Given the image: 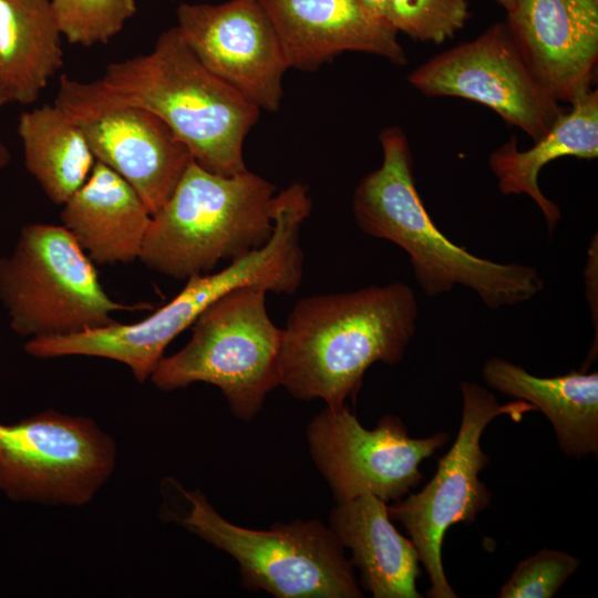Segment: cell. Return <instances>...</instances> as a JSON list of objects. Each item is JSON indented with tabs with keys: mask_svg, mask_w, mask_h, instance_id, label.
<instances>
[{
	"mask_svg": "<svg viewBox=\"0 0 598 598\" xmlns=\"http://www.w3.org/2000/svg\"><path fill=\"white\" fill-rule=\"evenodd\" d=\"M54 104L75 120L115 106H138L163 120L205 169H247L244 142L260 109L208 70L175 27L154 48L110 64L93 82L62 75Z\"/></svg>",
	"mask_w": 598,
	"mask_h": 598,
	"instance_id": "cell-1",
	"label": "cell"
},
{
	"mask_svg": "<svg viewBox=\"0 0 598 598\" xmlns=\"http://www.w3.org/2000/svg\"><path fill=\"white\" fill-rule=\"evenodd\" d=\"M417 318L414 291L402 281L305 297L281 328L280 385L298 400L342 405L372 364L402 361Z\"/></svg>",
	"mask_w": 598,
	"mask_h": 598,
	"instance_id": "cell-2",
	"label": "cell"
},
{
	"mask_svg": "<svg viewBox=\"0 0 598 598\" xmlns=\"http://www.w3.org/2000/svg\"><path fill=\"white\" fill-rule=\"evenodd\" d=\"M379 140L382 164L353 192L354 220L367 235L393 243L409 255L423 293L437 297L463 286L487 308L497 310L526 302L544 289L536 268L495 262L450 240L434 224L415 187L403 131L384 128Z\"/></svg>",
	"mask_w": 598,
	"mask_h": 598,
	"instance_id": "cell-3",
	"label": "cell"
},
{
	"mask_svg": "<svg viewBox=\"0 0 598 598\" xmlns=\"http://www.w3.org/2000/svg\"><path fill=\"white\" fill-rule=\"evenodd\" d=\"M277 188L245 169L212 173L192 161L163 207L152 215L141 261L176 279L212 271L265 246L275 230Z\"/></svg>",
	"mask_w": 598,
	"mask_h": 598,
	"instance_id": "cell-4",
	"label": "cell"
},
{
	"mask_svg": "<svg viewBox=\"0 0 598 598\" xmlns=\"http://www.w3.org/2000/svg\"><path fill=\"white\" fill-rule=\"evenodd\" d=\"M302 275L300 226L290 217H279L265 246L230 261L218 272L189 277L171 301L145 319L68 336L32 338L24 350L40 359L85 355L115 360L127 365L143 383L151 378L167 346L221 296L249 285L290 295L299 288Z\"/></svg>",
	"mask_w": 598,
	"mask_h": 598,
	"instance_id": "cell-5",
	"label": "cell"
},
{
	"mask_svg": "<svg viewBox=\"0 0 598 598\" xmlns=\"http://www.w3.org/2000/svg\"><path fill=\"white\" fill-rule=\"evenodd\" d=\"M267 292L241 286L214 301L193 323L189 341L157 363L153 384L162 391L213 384L236 417L254 419L280 385L282 330L268 315Z\"/></svg>",
	"mask_w": 598,
	"mask_h": 598,
	"instance_id": "cell-6",
	"label": "cell"
},
{
	"mask_svg": "<svg viewBox=\"0 0 598 598\" xmlns=\"http://www.w3.org/2000/svg\"><path fill=\"white\" fill-rule=\"evenodd\" d=\"M188 506L175 520L229 554L246 588L277 598H360L354 568L332 529L319 519L276 523L270 529L225 519L198 489L177 485Z\"/></svg>",
	"mask_w": 598,
	"mask_h": 598,
	"instance_id": "cell-7",
	"label": "cell"
},
{
	"mask_svg": "<svg viewBox=\"0 0 598 598\" xmlns=\"http://www.w3.org/2000/svg\"><path fill=\"white\" fill-rule=\"evenodd\" d=\"M0 300L21 337L68 336L113 324L124 305L102 287L94 265L64 226H23L12 252L0 257Z\"/></svg>",
	"mask_w": 598,
	"mask_h": 598,
	"instance_id": "cell-8",
	"label": "cell"
},
{
	"mask_svg": "<svg viewBox=\"0 0 598 598\" xmlns=\"http://www.w3.org/2000/svg\"><path fill=\"white\" fill-rule=\"evenodd\" d=\"M463 409L461 425L450 451L439 460L436 473L417 493L388 506L389 516L403 525L431 581V598H456L442 563V545L448 527L471 524L489 505L492 497L480 480L488 464L481 447L484 429L495 417L507 415L519 422L536 409L516 400L499 404L487 389L468 381L460 384Z\"/></svg>",
	"mask_w": 598,
	"mask_h": 598,
	"instance_id": "cell-9",
	"label": "cell"
},
{
	"mask_svg": "<svg viewBox=\"0 0 598 598\" xmlns=\"http://www.w3.org/2000/svg\"><path fill=\"white\" fill-rule=\"evenodd\" d=\"M116 448L93 420L47 410L0 422V489L13 501L81 506L111 477Z\"/></svg>",
	"mask_w": 598,
	"mask_h": 598,
	"instance_id": "cell-10",
	"label": "cell"
},
{
	"mask_svg": "<svg viewBox=\"0 0 598 598\" xmlns=\"http://www.w3.org/2000/svg\"><path fill=\"white\" fill-rule=\"evenodd\" d=\"M310 456L337 503L372 494L385 503L399 501L421 480L420 464L445 444L448 434L409 435L393 415L365 429L346 405H326L307 425Z\"/></svg>",
	"mask_w": 598,
	"mask_h": 598,
	"instance_id": "cell-11",
	"label": "cell"
},
{
	"mask_svg": "<svg viewBox=\"0 0 598 598\" xmlns=\"http://www.w3.org/2000/svg\"><path fill=\"white\" fill-rule=\"evenodd\" d=\"M408 81L432 96H457L489 107L535 142L564 112L513 39L497 22L472 41L444 51L415 70Z\"/></svg>",
	"mask_w": 598,
	"mask_h": 598,
	"instance_id": "cell-12",
	"label": "cell"
},
{
	"mask_svg": "<svg viewBox=\"0 0 598 598\" xmlns=\"http://www.w3.org/2000/svg\"><path fill=\"white\" fill-rule=\"evenodd\" d=\"M176 17L181 35L208 70L260 110L278 111L282 79L290 68L279 35L257 0L181 3Z\"/></svg>",
	"mask_w": 598,
	"mask_h": 598,
	"instance_id": "cell-13",
	"label": "cell"
},
{
	"mask_svg": "<svg viewBox=\"0 0 598 598\" xmlns=\"http://www.w3.org/2000/svg\"><path fill=\"white\" fill-rule=\"evenodd\" d=\"M506 24L558 102L591 89L598 62V0H514Z\"/></svg>",
	"mask_w": 598,
	"mask_h": 598,
	"instance_id": "cell-14",
	"label": "cell"
},
{
	"mask_svg": "<svg viewBox=\"0 0 598 598\" xmlns=\"http://www.w3.org/2000/svg\"><path fill=\"white\" fill-rule=\"evenodd\" d=\"M72 121L83 132L95 159L122 176L151 215L168 200L194 161L189 148L163 120L138 106H115Z\"/></svg>",
	"mask_w": 598,
	"mask_h": 598,
	"instance_id": "cell-15",
	"label": "cell"
},
{
	"mask_svg": "<svg viewBox=\"0 0 598 598\" xmlns=\"http://www.w3.org/2000/svg\"><path fill=\"white\" fill-rule=\"evenodd\" d=\"M270 18L289 68L315 71L346 51L408 62L398 32L360 0H257Z\"/></svg>",
	"mask_w": 598,
	"mask_h": 598,
	"instance_id": "cell-16",
	"label": "cell"
},
{
	"mask_svg": "<svg viewBox=\"0 0 598 598\" xmlns=\"http://www.w3.org/2000/svg\"><path fill=\"white\" fill-rule=\"evenodd\" d=\"M61 220L97 265L140 258L152 215L136 190L100 161L84 184L62 205Z\"/></svg>",
	"mask_w": 598,
	"mask_h": 598,
	"instance_id": "cell-17",
	"label": "cell"
},
{
	"mask_svg": "<svg viewBox=\"0 0 598 598\" xmlns=\"http://www.w3.org/2000/svg\"><path fill=\"white\" fill-rule=\"evenodd\" d=\"M329 527L359 570L361 587L374 598H420V558L411 539L401 535L381 498L365 493L337 503Z\"/></svg>",
	"mask_w": 598,
	"mask_h": 598,
	"instance_id": "cell-18",
	"label": "cell"
},
{
	"mask_svg": "<svg viewBox=\"0 0 598 598\" xmlns=\"http://www.w3.org/2000/svg\"><path fill=\"white\" fill-rule=\"evenodd\" d=\"M492 389L530 403L550 421L559 448L568 456L598 452V373L575 371L536 377L507 360L492 357L482 367Z\"/></svg>",
	"mask_w": 598,
	"mask_h": 598,
	"instance_id": "cell-19",
	"label": "cell"
},
{
	"mask_svg": "<svg viewBox=\"0 0 598 598\" xmlns=\"http://www.w3.org/2000/svg\"><path fill=\"white\" fill-rule=\"evenodd\" d=\"M570 110L563 112L550 130L534 146L519 151L517 140L496 148L488 157V165L498 181L503 195L530 197L547 223L551 234L561 218L558 206L540 190L538 176L549 162L573 156L594 159L598 156V91L589 89L570 102Z\"/></svg>",
	"mask_w": 598,
	"mask_h": 598,
	"instance_id": "cell-20",
	"label": "cell"
},
{
	"mask_svg": "<svg viewBox=\"0 0 598 598\" xmlns=\"http://www.w3.org/2000/svg\"><path fill=\"white\" fill-rule=\"evenodd\" d=\"M50 0H0V83L7 102H34L63 64Z\"/></svg>",
	"mask_w": 598,
	"mask_h": 598,
	"instance_id": "cell-21",
	"label": "cell"
},
{
	"mask_svg": "<svg viewBox=\"0 0 598 598\" xmlns=\"http://www.w3.org/2000/svg\"><path fill=\"white\" fill-rule=\"evenodd\" d=\"M18 133L27 169L51 202L63 205L84 184L96 161L83 132L53 104L23 112Z\"/></svg>",
	"mask_w": 598,
	"mask_h": 598,
	"instance_id": "cell-22",
	"label": "cell"
},
{
	"mask_svg": "<svg viewBox=\"0 0 598 598\" xmlns=\"http://www.w3.org/2000/svg\"><path fill=\"white\" fill-rule=\"evenodd\" d=\"M61 35L72 44L106 43L136 12L135 0H50Z\"/></svg>",
	"mask_w": 598,
	"mask_h": 598,
	"instance_id": "cell-23",
	"label": "cell"
},
{
	"mask_svg": "<svg viewBox=\"0 0 598 598\" xmlns=\"http://www.w3.org/2000/svg\"><path fill=\"white\" fill-rule=\"evenodd\" d=\"M470 17L467 0H390L386 20L413 40L441 44Z\"/></svg>",
	"mask_w": 598,
	"mask_h": 598,
	"instance_id": "cell-24",
	"label": "cell"
},
{
	"mask_svg": "<svg viewBox=\"0 0 598 598\" xmlns=\"http://www.w3.org/2000/svg\"><path fill=\"white\" fill-rule=\"evenodd\" d=\"M579 563L565 551L544 548L517 565L498 597L551 598L577 570Z\"/></svg>",
	"mask_w": 598,
	"mask_h": 598,
	"instance_id": "cell-25",
	"label": "cell"
},
{
	"mask_svg": "<svg viewBox=\"0 0 598 598\" xmlns=\"http://www.w3.org/2000/svg\"><path fill=\"white\" fill-rule=\"evenodd\" d=\"M597 235L592 238L590 248H589V255L588 260L585 269V283H586V295L587 299L589 301V306L592 313V320L595 323V332L597 338V295H594V290H597Z\"/></svg>",
	"mask_w": 598,
	"mask_h": 598,
	"instance_id": "cell-26",
	"label": "cell"
},
{
	"mask_svg": "<svg viewBox=\"0 0 598 598\" xmlns=\"http://www.w3.org/2000/svg\"><path fill=\"white\" fill-rule=\"evenodd\" d=\"M360 1L375 16L386 20L390 0H360Z\"/></svg>",
	"mask_w": 598,
	"mask_h": 598,
	"instance_id": "cell-27",
	"label": "cell"
},
{
	"mask_svg": "<svg viewBox=\"0 0 598 598\" xmlns=\"http://www.w3.org/2000/svg\"><path fill=\"white\" fill-rule=\"evenodd\" d=\"M8 161H9L8 150L0 141V171L7 165Z\"/></svg>",
	"mask_w": 598,
	"mask_h": 598,
	"instance_id": "cell-28",
	"label": "cell"
},
{
	"mask_svg": "<svg viewBox=\"0 0 598 598\" xmlns=\"http://www.w3.org/2000/svg\"><path fill=\"white\" fill-rule=\"evenodd\" d=\"M498 2L502 7L506 9V11L512 7L514 0H495Z\"/></svg>",
	"mask_w": 598,
	"mask_h": 598,
	"instance_id": "cell-29",
	"label": "cell"
},
{
	"mask_svg": "<svg viewBox=\"0 0 598 598\" xmlns=\"http://www.w3.org/2000/svg\"><path fill=\"white\" fill-rule=\"evenodd\" d=\"M6 103H8V102H7V99H6V96H4V93H3V90H2L1 83H0V107H1L3 104H6Z\"/></svg>",
	"mask_w": 598,
	"mask_h": 598,
	"instance_id": "cell-30",
	"label": "cell"
}]
</instances>
